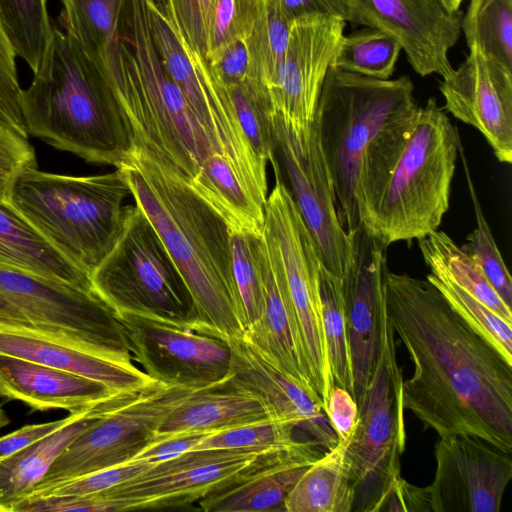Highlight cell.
<instances>
[{"label": "cell", "mask_w": 512, "mask_h": 512, "mask_svg": "<svg viewBox=\"0 0 512 512\" xmlns=\"http://www.w3.org/2000/svg\"><path fill=\"white\" fill-rule=\"evenodd\" d=\"M22 92L28 134L88 163L119 167L134 143L98 68L55 25L41 67Z\"/></svg>", "instance_id": "5"}, {"label": "cell", "mask_w": 512, "mask_h": 512, "mask_svg": "<svg viewBox=\"0 0 512 512\" xmlns=\"http://www.w3.org/2000/svg\"><path fill=\"white\" fill-rule=\"evenodd\" d=\"M261 234L230 231L236 313L244 332L258 322L264 309L258 258Z\"/></svg>", "instance_id": "39"}, {"label": "cell", "mask_w": 512, "mask_h": 512, "mask_svg": "<svg viewBox=\"0 0 512 512\" xmlns=\"http://www.w3.org/2000/svg\"><path fill=\"white\" fill-rule=\"evenodd\" d=\"M426 279L445 297L451 307L480 335L512 363V322L504 319L483 302L450 279L429 273Z\"/></svg>", "instance_id": "40"}, {"label": "cell", "mask_w": 512, "mask_h": 512, "mask_svg": "<svg viewBox=\"0 0 512 512\" xmlns=\"http://www.w3.org/2000/svg\"><path fill=\"white\" fill-rule=\"evenodd\" d=\"M460 140L435 97L384 125L358 169L355 200L364 231L387 248L438 230L449 209Z\"/></svg>", "instance_id": "2"}, {"label": "cell", "mask_w": 512, "mask_h": 512, "mask_svg": "<svg viewBox=\"0 0 512 512\" xmlns=\"http://www.w3.org/2000/svg\"><path fill=\"white\" fill-rule=\"evenodd\" d=\"M0 265L86 290L90 277L53 248L8 203L0 201Z\"/></svg>", "instance_id": "29"}, {"label": "cell", "mask_w": 512, "mask_h": 512, "mask_svg": "<svg viewBox=\"0 0 512 512\" xmlns=\"http://www.w3.org/2000/svg\"><path fill=\"white\" fill-rule=\"evenodd\" d=\"M431 512L426 487L407 482L401 475L392 480L371 512Z\"/></svg>", "instance_id": "49"}, {"label": "cell", "mask_w": 512, "mask_h": 512, "mask_svg": "<svg viewBox=\"0 0 512 512\" xmlns=\"http://www.w3.org/2000/svg\"><path fill=\"white\" fill-rule=\"evenodd\" d=\"M258 258L264 309L258 322L246 330L243 337L273 365L321 401L305 364L279 249L265 226L259 240Z\"/></svg>", "instance_id": "23"}, {"label": "cell", "mask_w": 512, "mask_h": 512, "mask_svg": "<svg viewBox=\"0 0 512 512\" xmlns=\"http://www.w3.org/2000/svg\"><path fill=\"white\" fill-rule=\"evenodd\" d=\"M117 168L189 290L194 307L190 326L224 340L242 337L226 222L188 181L139 148L133 147Z\"/></svg>", "instance_id": "3"}, {"label": "cell", "mask_w": 512, "mask_h": 512, "mask_svg": "<svg viewBox=\"0 0 512 512\" xmlns=\"http://www.w3.org/2000/svg\"><path fill=\"white\" fill-rule=\"evenodd\" d=\"M217 431V430H215ZM215 431H184L157 435L133 461L162 462L193 450L203 439Z\"/></svg>", "instance_id": "50"}, {"label": "cell", "mask_w": 512, "mask_h": 512, "mask_svg": "<svg viewBox=\"0 0 512 512\" xmlns=\"http://www.w3.org/2000/svg\"><path fill=\"white\" fill-rule=\"evenodd\" d=\"M461 31L468 48L476 46L512 70V0H470Z\"/></svg>", "instance_id": "36"}, {"label": "cell", "mask_w": 512, "mask_h": 512, "mask_svg": "<svg viewBox=\"0 0 512 512\" xmlns=\"http://www.w3.org/2000/svg\"><path fill=\"white\" fill-rule=\"evenodd\" d=\"M284 10L294 20L321 15L345 22L351 20V0H281Z\"/></svg>", "instance_id": "53"}, {"label": "cell", "mask_w": 512, "mask_h": 512, "mask_svg": "<svg viewBox=\"0 0 512 512\" xmlns=\"http://www.w3.org/2000/svg\"><path fill=\"white\" fill-rule=\"evenodd\" d=\"M401 46L379 30L364 28L341 37L332 65L355 74L390 79Z\"/></svg>", "instance_id": "38"}, {"label": "cell", "mask_w": 512, "mask_h": 512, "mask_svg": "<svg viewBox=\"0 0 512 512\" xmlns=\"http://www.w3.org/2000/svg\"><path fill=\"white\" fill-rule=\"evenodd\" d=\"M425 264L432 274L442 275L512 322V309L493 288L477 260L444 231L435 230L418 239Z\"/></svg>", "instance_id": "31"}, {"label": "cell", "mask_w": 512, "mask_h": 512, "mask_svg": "<svg viewBox=\"0 0 512 512\" xmlns=\"http://www.w3.org/2000/svg\"><path fill=\"white\" fill-rule=\"evenodd\" d=\"M119 393L87 377L0 354V396L19 400L36 411L64 409L72 413Z\"/></svg>", "instance_id": "25"}, {"label": "cell", "mask_w": 512, "mask_h": 512, "mask_svg": "<svg viewBox=\"0 0 512 512\" xmlns=\"http://www.w3.org/2000/svg\"><path fill=\"white\" fill-rule=\"evenodd\" d=\"M0 18L17 57L37 72L52 36L47 0H0Z\"/></svg>", "instance_id": "34"}, {"label": "cell", "mask_w": 512, "mask_h": 512, "mask_svg": "<svg viewBox=\"0 0 512 512\" xmlns=\"http://www.w3.org/2000/svg\"><path fill=\"white\" fill-rule=\"evenodd\" d=\"M417 105L411 78L377 79L328 69L314 125L331 176L339 221L348 235L360 227L355 187L362 153L378 131Z\"/></svg>", "instance_id": "7"}, {"label": "cell", "mask_w": 512, "mask_h": 512, "mask_svg": "<svg viewBox=\"0 0 512 512\" xmlns=\"http://www.w3.org/2000/svg\"><path fill=\"white\" fill-rule=\"evenodd\" d=\"M450 9L459 10V7L463 0H446Z\"/></svg>", "instance_id": "55"}, {"label": "cell", "mask_w": 512, "mask_h": 512, "mask_svg": "<svg viewBox=\"0 0 512 512\" xmlns=\"http://www.w3.org/2000/svg\"><path fill=\"white\" fill-rule=\"evenodd\" d=\"M511 455L475 436L439 437L426 486L431 512H499L512 479Z\"/></svg>", "instance_id": "16"}, {"label": "cell", "mask_w": 512, "mask_h": 512, "mask_svg": "<svg viewBox=\"0 0 512 512\" xmlns=\"http://www.w3.org/2000/svg\"><path fill=\"white\" fill-rule=\"evenodd\" d=\"M266 452L270 451L190 450L154 463L142 474L102 493L140 500L141 510L181 508L229 485Z\"/></svg>", "instance_id": "19"}, {"label": "cell", "mask_w": 512, "mask_h": 512, "mask_svg": "<svg viewBox=\"0 0 512 512\" xmlns=\"http://www.w3.org/2000/svg\"><path fill=\"white\" fill-rule=\"evenodd\" d=\"M93 291L114 311L148 314L190 324L189 290L145 214L125 206L119 235L90 276Z\"/></svg>", "instance_id": "9"}, {"label": "cell", "mask_w": 512, "mask_h": 512, "mask_svg": "<svg viewBox=\"0 0 512 512\" xmlns=\"http://www.w3.org/2000/svg\"><path fill=\"white\" fill-rule=\"evenodd\" d=\"M130 195L122 174L89 176L24 170L8 203L53 248L89 277L109 253L121 230Z\"/></svg>", "instance_id": "6"}, {"label": "cell", "mask_w": 512, "mask_h": 512, "mask_svg": "<svg viewBox=\"0 0 512 512\" xmlns=\"http://www.w3.org/2000/svg\"><path fill=\"white\" fill-rule=\"evenodd\" d=\"M154 463L135 460L53 485L33 497L81 496L101 493L119 486L148 470Z\"/></svg>", "instance_id": "45"}, {"label": "cell", "mask_w": 512, "mask_h": 512, "mask_svg": "<svg viewBox=\"0 0 512 512\" xmlns=\"http://www.w3.org/2000/svg\"><path fill=\"white\" fill-rule=\"evenodd\" d=\"M439 90L443 109L476 128L496 158L512 162V70L469 47L464 62L443 78Z\"/></svg>", "instance_id": "21"}, {"label": "cell", "mask_w": 512, "mask_h": 512, "mask_svg": "<svg viewBox=\"0 0 512 512\" xmlns=\"http://www.w3.org/2000/svg\"><path fill=\"white\" fill-rule=\"evenodd\" d=\"M292 22L281 0H261L257 20L246 38L254 74L268 92L276 86Z\"/></svg>", "instance_id": "33"}, {"label": "cell", "mask_w": 512, "mask_h": 512, "mask_svg": "<svg viewBox=\"0 0 512 512\" xmlns=\"http://www.w3.org/2000/svg\"><path fill=\"white\" fill-rule=\"evenodd\" d=\"M137 392L119 393L89 408L72 412L62 427L0 460V512H13L27 499L56 458L89 425Z\"/></svg>", "instance_id": "27"}, {"label": "cell", "mask_w": 512, "mask_h": 512, "mask_svg": "<svg viewBox=\"0 0 512 512\" xmlns=\"http://www.w3.org/2000/svg\"><path fill=\"white\" fill-rule=\"evenodd\" d=\"M117 317L132 360L154 381L196 391L227 379L231 350L226 340L158 316L121 313Z\"/></svg>", "instance_id": "14"}, {"label": "cell", "mask_w": 512, "mask_h": 512, "mask_svg": "<svg viewBox=\"0 0 512 512\" xmlns=\"http://www.w3.org/2000/svg\"><path fill=\"white\" fill-rule=\"evenodd\" d=\"M214 75L226 86L259 80L252 69L246 38L231 42L207 59Z\"/></svg>", "instance_id": "48"}, {"label": "cell", "mask_w": 512, "mask_h": 512, "mask_svg": "<svg viewBox=\"0 0 512 512\" xmlns=\"http://www.w3.org/2000/svg\"><path fill=\"white\" fill-rule=\"evenodd\" d=\"M273 124L277 156L322 264L341 278L351 261L352 240L338 218L333 184L315 125L309 137L301 138L275 113Z\"/></svg>", "instance_id": "15"}, {"label": "cell", "mask_w": 512, "mask_h": 512, "mask_svg": "<svg viewBox=\"0 0 512 512\" xmlns=\"http://www.w3.org/2000/svg\"><path fill=\"white\" fill-rule=\"evenodd\" d=\"M192 391L155 381L112 408L67 446L29 497L58 483L133 461L154 441L166 415Z\"/></svg>", "instance_id": "13"}, {"label": "cell", "mask_w": 512, "mask_h": 512, "mask_svg": "<svg viewBox=\"0 0 512 512\" xmlns=\"http://www.w3.org/2000/svg\"><path fill=\"white\" fill-rule=\"evenodd\" d=\"M271 418L254 395L221 383L192 391L163 419L157 435L215 431Z\"/></svg>", "instance_id": "28"}, {"label": "cell", "mask_w": 512, "mask_h": 512, "mask_svg": "<svg viewBox=\"0 0 512 512\" xmlns=\"http://www.w3.org/2000/svg\"><path fill=\"white\" fill-rule=\"evenodd\" d=\"M323 329L334 385L353 397V376L341 278L323 264L319 273Z\"/></svg>", "instance_id": "37"}, {"label": "cell", "mask_w": 512, "mask_h": 512, "mask_svg": "<svg viewBox=\"0 0 512 512\" xmlns=\"http://www.w3.org/2000/svg\"><path fill=\"white\" fill-rule=\"evenodd\" d=\"M90 61L111 87L134 147L190 183L215 150L158 56L147 0H125L114 41Z\"/></svg>", "instance_id": "4"}, {"label": "cell", "mask_w": 512, "mask_h": 512, "mask_svg": "<svg viewBox=\"0 0 512 512\" xmlns=\"http://www.w3.org/2000/svg\"><path fill=\"white\" fill-rule=\"evenodd\" d=\"M346 22L321 15L294 19L276 86L274 113L296 136L307 138L318 99Z\"/></svg>", "instance_id": "18"}, {"label": "cell", "mask_w": 512, "mask_h": 512, "mask_svg": "<svg viewBox=\"0 0 512 512\" xmlns=\"http://www.w3.org/2000/svg\"><path fill=\"white\" fill-rule=\"evenodd\" d=\"M275 180L265 204L264 226L278 246L307 371L325 409L334 382L322 321L319 283L322 261L282 175L275 176Z\"/></svg>", "instance_id": "12"}, {"label": "cell", "mask_w": 512, "mask_h": 512, "mask_svg": "<svg viewBox=\"0 0 512 512\" xmlns=\"http://www.w3.org/2000/svg\"><path fill=\"white\" fill-rule=\"evenodd\" d=\"M385 307L413 364L404 409L438 437L471 435L512 453V363L427 279L387 269Z\"/></svg>", "instance_id": "1"}, {"label": "cell", "mask_w": 512, "mask_h": 512, "mask_svg": "<svg viewBox=\"0 0 512 512\" xmlns=\"http://www.w3.org/2000/svg\"><path fill=\"white\" fill-rule=\"evenodd\" d=\"M324 412L338 441L349 440L358 420V405L352 395L344 388L334 385Z\"/></svg>", "instance_id": "51"}, {"label": "cell", "mask_w": 512, "mask_h": 512, "mask_svg": "<svg viewBox=\"0 0 512 512\" xmlns=\"http://www.w3.org/2000/svg\"><path fill=\"white\" fill-rule=\"evenodd\" d=\"M10 420L0 406V430L9 424Z\"/></svg>", "instance_id": "54"}, {"label": "cell", "mask_w": 512, "mask_h": 512, "mask_svg": "<svg viewBox=\"0 0 512 512\" xmlns=\"http://www.w3.org/2000/svg\"><path fill=\"white\" fill-rule=\"evenodd\" d=\"M0 324L135 366L123 324L93 290L0 265Z\"/></svg>", "instance_id": "8"}, {"label": "cell", "mask_w": 512, "mask_h": 512, "mask_svg": "<svg viewBox=\"0 0 512 512\" xmlns=\"http://www.w3.org/2000/svg\"><path fill=\"white\" fill-rule=\"evenodd\" d=\"M260 7L261 0H211L206 25L205 59L231 42L247 38Z\"/></svg>", "instance_id": "43"}, {"label": "cell", "mask_w": 512, "mask_h": 512, "mask_svg": "<svg viewBox=\"0 0 512 512\" xmlns=\"http://www.w3.org/2000/svg\"><path fill=\"white\" fill-rule=\"evenodd\" d=\"M36 166L35 150L28 138L0 126V201L8 202L15 179Z\"/></svg>", "instance_id": "47"}, {"label": "cell", "mask_w": 512, "mask_h": 512, "mask_svg": "<svg viewBox=\"0 0 512 512\" xmlns=\"http://www.w3.org/2000/svg\"><path fill=\"white\" fill-rule=\"evenodd\" d=\"M72 414L73 413H70L69 416L65 418L51 422L25 425L0 437V460L53 433L65 425L72 418Z\"/></svg>", "instance_id": "52"}, {"label": "cell", "mask_w": 512, "mask_h": 512, "mask_svg": "<svg viewBox=\"0 0 512 512\" xmlns=\"http://www.w3.org/2000/svg\"><path fill=\"white\" fill-rule=\"evenodd\" d=\"M16 52L0 18V126L28 138L19 84Z\"/></svg>", "instance_id": "44"}, {"label": "cell", "mask_w": 512, "mask_h": 512, "mask_svg": "<svg viewBox=\"0 0 512 512\" xmlns=\"http://www.w3.org/2000/svg\"><path fill=\"white\" fill-rule=\"evenodd\" d=\"M163 2L180 36L205 58L206 25L211 0H163Z\"/></svg>", "instance_id": "46"}, {"label": "cell", "mask_w": 512, "mask_h": 512, "mask_svg": "<svg viewBox=\"0 0 512 512\" xmlns=\"http://www.w3.org/2000/svg\"><path fill=\"white\" fill-rule=\"evenodd\" d=\"M226 341L231 363L224 384L254 395L271 418L304 430L326 451L337 444L318 398L273 365L243 336Z\"/></svg>", "instance_id": "22"}, {"label": "cell", "mask_w": 512, "mask_h": 512, "mask_svg": "<svg viewBox=\"0 0 512 512\" xmlns=\"http://www.w3.org/2000/svg\"><path fill=\"white\" fill-rule=\"evenodd\" d=\"M352 256L341 277L350 346L353 398L359 405L375 370L386 314V247L360 226L349 235Z\"/></svg>", "instance_id": "20"}, {"label": "cell", "mask_w": 512, "mask_h": 512, "mask_svg": "<svg viewBox=\"0 0 512 512\" xmlns=\"http://www.w3.org/2000/svg\"><path fill=\"white\" fill-rule=\"evenodd\" d=\"M349 440L338 441L308 466L288 494L285 512L353 510L356 491L346 455Z\"/></svg>", "instance_id": "30"}, {"label": "cell", "mask_w": 512, "mask_h": 512, "mask_svg": "<svg viewBox=\"0 0 512 512\" xmlns=\"http://www.w3.org/2000/svg\"><path fill=\"white\" fill-rule=\"evenodd\" d=\"M459 156L461 158L468 190L472 200L476 228L467 235L466 243L462 249L473 256L483 269L489 282L502 298V300L511 307L512 304V278L509 270L501 256L500 250L493 237L492 231L484 216L481 203L478 199L468 162L465 157L462 143L459 144Z\"/></svg>", "instance_id": "41"}, {"label": "cell", "mask_w": 512, "mask_h": 512, "mask_svg": "<svg viewBox=\"0 0 512 512\" xmlns=\"http://www.w3.org/2000/svg\"><path fill=\"white\" fill-rule=\"evenodd\" d=\"M443 1H444V2L446 3V5L448 6L447 1H446V0H443ZM448 7H449V6H448Z\"/></svg>", "instance_id": "56"}, {"label": "cell", "mask_w": 512, "mask_h": 512, "mask_svg": "<svg viewBox=\"0 0 512 512\" xmlns=\"http://www.w3.org/2000/svg\"><path fill=\"white\" fill-rule=\"evenodd\" d=\"M65 34L94 60L114 41L125 0H60Z\"/></svg>", "instance_id": "32"}, {"label": "cell", "mask_w": 512, "mask_h": 512, "mask_svg": "<svg viewBox=\"0 0 512 512\" xmlns=\"http://www.w3.org/2000/svg\"><path fill=\"white\" fill-rule=\"evenodd\" d=\"M320 447L309 440L266 452L229 485L206 495L198 504L205 512H285L288 494L321 456Z\"/></svg>", "instance_id": "24"}, {"label": "cell", "mask_w": 512, "mask_h": 512, "mask_svg": "<svg viewBox=\"0 0 512 512\" xmlns=\"http://www.w3.org/2000/svg\"><path fill=\"white\" fill-rule=\"evenodd\" d=\"M293 424L267 418L222 430L203 439L195 449H239L272 451L292 447L300 442L294 438Z\"/></svg>", "instance_id": "42"}, {"label": "cell", "mask_w": 512, "mask_h": 512, "mask_svg": "<svg viewBox=\"0 0 512 512\" xmlns=\"http://www.w3.org/2000/svg\"><path fill=\"white\" fill-rule=\"evenodd\" d=\"M0 354L87 377L120 393L140 391L155 382L136 366L114 363L33 331L2 324Z\"/></svg>", "instance_id": "26"}, {"label": "cell", "mask_w": 512, "mask_h": 512, "mask_svg": "<svg viewBox=\"0 0 512 512\" xmlns=\"http://www.w3.org/2000/svg\"><path fill=\"white\" fill-rule=\"evenodd\" d=\"M239 125L252 150L270 162L274 174H280L274 137V110L265 85L249 79L227 87Z\"/></svg>", "instance_id": "35"}, {"label": "cell", "mask_w": 512, "mask_h": 512, "mask_svg": "<svg viewBox=\"0 0 512 512\" xmlns=\"http://www.w3.org/2000/svg\"><path fill=\"white\" fill-rule=\"evenodd\" d=\"M462 17L443 0H351L350 22L396 40L420 76L452 73L448 52L460 37Z\"/></svg>", "instance_id": "17"}, {"label": "cell", "mask_w": 512, "mask_h": 512, "mask_svg": "<svg viewBox=\"0 0 512 512\" xmlns=\"http://www.w3.org/2000/svg\"><path fill=\"white\" fill-rule=\"evenodd\" d=\"M148 20L158 56L185 96L215 152L227 158L261 194L268 195L267 162L249 145L227 87L207 60L180 36L163 0H147Z\"/></svg>", "instance_id": "11"}, {"label": "cell", "mask_w": 512, "mask_h": 512, "mask_svg": "<svg viewBox=\"0 0 512 512\" xmlns=\"http://www.w3.org/2000/svg\"><path fill=\"white\" fill-rule=\"evenodd\" d=\"M394 331L385 315L375 370L358 405V420L347 446L356 497L353 510L371 512L394 478L401 475L406 430L402 368Z\"/></svg>", "instance_id": "10"}]
</instances>
